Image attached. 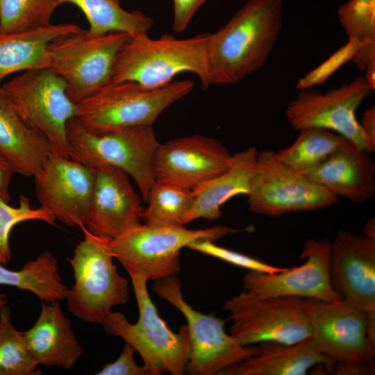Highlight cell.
Masks as SVG:
<instances>
[{"label":"cell","mask_w":375,"mask_h":375,"mask_svg":"<svg viewBox=\"0 0 375 375\" xmlns=\"http://www.w3.org/2000/svg\"><path fill=\"white\" fill-rule=\"evenodd\" d=\"M283 0H248L214 33L208 58L210 83L231 85L260 69L283 24Z\"/></svg>","instance_id":"6da1fadb"},{"label":"cell","mask_w":375,"mask_h":375,"mask_svg":"<svg viewBox=\"0 0 375 375\" xmlns=\"http://www.w3.org/2000/svg\"><path fill=\"white\" fill-rule=\"evenodd\" d=\"M210 33L177 39L165 33L152 39L147 33L131 35L120 49L112 81H133L147 88L172 82L178 74H194L203 89L210 86L208 58Z\"/></svg>","instance_id":"7a4b0ae2"},{"label":"cell","mask_w":375,"mask_h":375,"mask_svg":"<svg viewBox=\"0 0 375 375\" xmlns=\"http://www.w3.org/2000/svg\"><path fill=\"white\" fill-rule=\"evenodd\" d=\"M132 283L138 311V319L131 324L119 312L110 311L103 322L105 331L119 337L141 356L150 375L186 372L191 343L186 324L172 331L159 315L147 290V280L133 268L124 266Z\"/></svg>","instance_id":"3957f363"},{"label":"cell","mask_w":375,"mask_h":375,"mask_svg":"<svg viewBox=\"0 0 375 375\" xmlns=\"http://www.w3.org/2000/svg\"><path fill=\"white\" fill-rule=\"evenodd\" d=\"M69 158L86 166L110 165L131 176L144 202L155 182L153 160L160 142L153 126L92 131L76 118L67 124Z\"/></svg>","instance_id":"277c9868"},{"label":"cell","mask_w":375,"mask_h":375,"mask_svg":"<svg viewBox=\"0 0 375 375\" xmlns=\"http://www.w3.org/2000/svg\"><path fill=\"white\" fill-rule=\"evenodd\" d=\"M191 80L147 88L133 81H111L76 103V120L92 131L153 126L168 107L190 94Z\"/></svg>","instance_id":"5b68a950"},{"label":"cell","mask_w":375,"mask_h":375,"mask_svg":"<svg viewBox=\"0 0 375 375\" xmlns=\"http://www.w3.org/2000/svg\"><path fill=\"white\" fill-rule=\"evenodd\" d=\"M253 226L232 228L223 225L200 229L181 226H150L140 224L113 239L101 238L110 255L147 281L176 275L181 270L179 256L197 240L215 241L226 235L250 232ZM101 238V237H100Z\"/></svg>","instance_id":"8992f818"},{"label":"cell","mask_w":375,"mask_h":375,"mask_svg":"<svg viewBox=\"0 0 375 375\" xmlns=\"http://www.w3.org/2000/svg\"><path fill=\"white\" fill-rule=\"evenodd\" d=\"M1 88L24 122L49 141L51 156L69 158L67 124L75 117L76 103L67 94L65 81L50 68H35Z\"/></svg>","instance_id":"52a82bcc"},{"label":"cell","mask_w":375,"mask_h":375,"mask_svg":"<svg viewBox=\"0 0 375 375\" xmlns=\"http://www.w3.org/2000/svg\"><path fill=\"white\" fill-rule=\"evenodd\" d=\"M84 238L68 259L74 283L65 299L68 310L88 323L102 324L112 308L128 299V281L119 274L101 238L81 228Z\"/></svg>","instance_id":"ba28073f"},{"label":"cell","mask_w":375,"mask_h":375,"mask_svg":"<svg viewBox=\"0 0 375 375\" xmlns=\"http://www.w3.org/2000/svg\"><path fill=\"white\" fill-rule=\"evenodd\" d=\"M131 36L81 28L49 43V68L65 81L67 94L77 103L112 81L117 56Z\"/></svg>","instance_id":"9c48e42d"},{"label":"cell","mask_w":375,"mask_h":375,"mask_svg":"<svg viewBox=\"0 0 375 375\" xmlns=\"http://www.w3.org/2000/svg\"><path fill=\"white\" fill-rule=\"evenodd\" d=\"M223 307L233 322L230 334L243 346L263 342L293 344L310 337L304 298L262 297L246 290Z\"/></svg>","instance_id":"30bf717a"},{"label":"cell","mask_w":375,"mask_h":375,"mask_svg":"<svg viewBox=\"0 0 375 375\" xmlns=\"http://www.w3.org/2000/svg\"><path fill=\"white\" fill-rule=\"evenodd\" d=\"M153 291L177 308L186 319L191 343L186 372L220 374L227 367L258 353L259 346H243L224 328V322L194 309L184 299L176 275L155 281Z\"/></svg>","instance_id":"8fae6325"},{"label":"cell","mask_w":375,"mask_h":375,"mask_svg":"<svg viewBox=\"0 0 375 375\" xmlns=\"http://www.w3.org/2000/svg\"><path fill=\"white\" fill-rule=\"evenodd\" d=\"M247 197L250 211L271 217L319 210L338 200L323 186L285 165L272 150L258 153Z\"/></svg>","instance_id":"7c38bea8"},{"label":"cell","mask_w":375,"mask_h":375,"mask_svg":"<svg viewBox=\"0 0 375 375\" xmlns=\"http://www.w3.org/2000/svg\"><path fill=\"white\" fill-rule=\"evenodd\" d=\"M372 91L365 76L324 94L311 88L301 90L288 104L285 115L296 130L328 129L372 153L375 146L362 131L356 112Z\"/></svg>","instance_id":"4fadbf2b"},{"label":"cell","mask_w":375,"mask_h":375,"mask_svg":"<svg viewBox=\"0 0 375 375\" xmlns=\"http://www.w3.org/2000/svg\"><path fill=\"white\" fill-rule=\"evenodd\" d=\"M310 337L335 362L368 363L375 344L367 331V315L344 299L324 302L305 299Z\"/></svg>","instance_id":"5bb4252c"},{"label":"cell","mask_w":375,"mask_h":375,"mask_svg":"<svg viewBox=\"0 0 375 375\" xmlns=\"http://www.w3.org/2000/svg\"><path fill=\"white\" fill-rule=\"evenodd\" d=\"M330 242L326 238L308 240L300 256L305 262L299 266L275 274L249 271L243 278L244 288L262 297H297L324 302L342 300L330 277Z\"/></svg>","instance_id":"9a60e30c"},{"label":"cell","mask_w":375,"mask_h":375,"mask_svg":"<svg viewBox=\"0 0 375 375\" xmlns=\"http://www.w3.org/2000/svg\"><path fill=\"white\" fill-rule=\"evenodd\" d=\"M232 155L218 140L201 135L160 143L153 160L155 181L192 191L226 171Z\"/></svg>","instance_id":"2e32d148"},{"label":"cell","mask_w":375,"mask_h":375,"mask_svg":"<svg viewBox=\"0 0 375 375\" xmlns=\"http://www.w3.org/2000/svg\"><path fill=\"white\" fill-rule=\"evenodd\" d=\"M33 177L40 207L68 226H85L94 167L69 158L51 156Z\"/></svg>","instance_id":"e0dca14e"},{"label":"cell","mask_w":375,"mask_h":375,"mask_svg":"<svg viewBox=\"0 0 375 375\" xmlns=\"http://www.w3.org/2000/svg\"><path fill=\"white\" fill-rule=\"evenodd\" d=\"M94 168L84 227L98 237L116 238L141 224L144 208L126 172L110 165Z\"/></svg>","instance_id":"ac0fdd59"},{"label":"cell","mask_w":375,"mask_h":375,"mask_svg":"<svg viewBox=\"0 0 375 375\" xmlns=\"http://www.w3.org/2000/svg\"><path fill=\"white\" fill-rule=\"evenodd\" d=\"M329 274L343 299L366 314L375 313V240L338 231L330 242Z\"/></svg>","instance_id":"d6986e66"},{"label":"cell","mask_w":375,"mask_h":375,"mask_svg":"<svg viewBox=\"0 0 375 375\" xmlns=\"http://www.w3.org/2000/svg\"><path fill=\"white\" fill-rule=\"evenodd\" d=\"M371 152L353 143L302 174L335 197L365 202L375 195V165Z\"/></svg>","instance_id":"ffe728a7"},{"label":"cell","mask_w":375,"mask_h":375,"mask_svg":"<svg viewBox=\"0 0 375 375\" xmlns=\"http://www.w3.org/2000/svg\"><path fill=\"white\" fill-rule=\"evenodd\" d=\"M23 334L30 353L38 365L69 369L83 353L71 322L65 315L59 301H42L37 321Z\"/></svg>","instance_id":"44dd1931"},{"label":"cell","mask_w":375,"mask_h":375,"mask_svg":"<svg viewBox=\"0 0 375 375\" xmlns=\"http://www.w3.org/2000/svg\"><path fill=\"white\" fill-rule=\"evenodd\" d=\"M258 346V354L227 367L219 375H305L315 365L333 367L335 364L311 337L293 344L263 342Z\"/></svg>","instance_id":"7402d4cb"},{"label":"cell","mask_w":375,"mask_h":375,"mask_svg":"<svg viewBox=\"0 0 375 375\" xmlns=\"http://www.w3.org/2000/svg\"><path fill=\"white\" fill-rule=\"evenodd\" d=\"M0 154L15 174L34 176L52 156L47 138L29 127L15 112L0 87Z\"/></svg>","instance_id":"603a6c76"},{"label":"cell","mask_w":375,"mask_h":375,"mask_svg":"<svg viewBox=\"0 0 375 375\" xmlns=\"http://www.w3.org/2000/svg\"><path fill=\"white\" fill-rule=\"evenodd\" d=\"M258 151L251 147L232 155L228 168L192 191L193 204L185 224L203 218L219 219L222 206L230 199L249 194Z\"/></svg>","instance_id":"cb8c5ba5"},{"label":"cell","mask_w":375,"mask_h":375,"mask_svg":"<svg viewBox=\"0 0 375 375\" xmlns=\"http://www.w3.org/2000/svg\"><path fill=\"white\" fill-rule=\"evenodd\" d=\"M81 28L75 24L50 23L33 29L0 32V87L2 81L11 74L49 68V43Z\"/></svg>","instance_id":"d4e9b609"},{"label":"cell","mask_w":375,"mask_h":375,"mask_svg":"<svg viewBox=\"0 0 375 375\" xmlns=\"http://www.w3.org/2000/svg\"><path fill=\"white\" fill-rule=\"evenodd\" d=\"M0 262V285L28 290L41 301L65 299L68 290L58 272V262L49 251H44L27 262L19 270H11Z\"/></svg>","instance_id":"484cf974"},{"label":"cell","mask_w":375,"mask_h":375,"mask_svg":"<svg viewBox=\"0 0 375 375\" xmlns=\"http://www.w3.org/2000/svg\"><path fill=\"white\" fill-rule=\"evenodd\" d=\"M57 4L72 3L78 7L89 24L88 31L94 35L111 32L131 35L147 33L153 25V19L141 11H127L121 0H56Z\"/></svg>","instance_id":"4316f807"},{"label":"cell","mask_w":375,"mask_h":375,"mask_svg":"<svg viewBox=\"0 0 375 375\" xmlns=\"http://www.w3.org/2000/svg\"><path fill=\"white\" fill-rule=\"evenodd\" d=\"M351 141L328 129L310 127L299 130L295 141L276 152L278 159L294 171L304 174L348 147Z\"/></svg>","instance_id":"83f0119b"},{"label":"cell","mask_w":375,"mask_h":375,"mask_svg":"<svg viewBox=\"0 0 375 375\" xmlns=\"http://www.w3.org/2000/svg\"><path fill=\"white\" fill-rule=\"evenodd\" d=\"M338 15L348 40L361 44L352 61L365 71L375 62V0H349L338 8Z\"/></svg>","instance_id":"f1b7e54d"},{"label":"cell","mask_w":375,"mask_h":375,"mask_svg":"<svg viewBox=\"0 0 375 375\" xmlns=\"http://www.w3.org/2000/svg\"><path fill=\"white\" fill-rule=\"evenodd\" d=\"M143 209L142 221L150 226H181L193 204L191 190L155 181Z\"/></svg>","instance_id":"f546056e"},{"label":"cell","mask_w":375,"mask_h":375,"mask_svg":"<svg viewBox=\"0 0 375 375\" xmlns=\"http://www.w3.org/2000/svg\"><path fill=\"white\" fill-rule=\"evenodd\" d=\"M38 365L33 358L23 332L17 330L6 305L0 310V375H37Z\"/></svg>","instance_id":"4dcf8cb0"},{"label":"cell","mask_w":375,"mask_h":375,"mask_svg":"<svg viewBox=\"0 0 375 375\" xmlns=\"http://www.w3.org/2000/svg\"><path fill=\"white\" fill-rule=\"evenodd\" d=\"M58 7L56 0H0V32L47 25Z\"/></svg>","instance_id":"1f68e13d"},{"label":"cell","mask_w":375,"mask_h":375,"mask_svg":"<svg viewBox=\"0 0 375 375\" xmlns=\"http://www.w3.org/2000/svg\"><path fill=\"white\" fill-rule=\"evenodd\" d=\"M31 220H40L54 224V217L47 210L39 206L33 208L28 198L19 197V205L12 206L9 202L0 198V262L6 264L11 260L10 234L18 224Z\"/></svg>","instance_id":"d6a6232c"},{"label":"cell","mask_w":375,"mask_h":375,"mask_svg":"<svg viewBox=\"0 0 375 375\" xmlns=\"http://www.w3.org/2000/svg\"><path fill=\"white\" fill-rule=\"evenodd\" d=\"M187 248L249 271L275 274L287 269L269 265L246 254L219 246L210 240H197L189 244Z\"/></svg>","instance_id":"836d02e7"},{"label":"cell","mask_w":375,"mask_h":375,"mask_svg":"<svg viewBox=\"0 0 375 375\" xmlns=\"http://www.w3.org/2000/svg\"><path fill=\"white\" fill-rule=\"evenodd\" d=\"M361 44L353 40L348 42L317 67L302 77L297 84L299 90L311 88L316 85L325 82L342 65L352 60L356 52Z\"/></svg>","instance_id":"e575fe53"},{"label":"cell","mask_w":375,"mask_h":375,"mask_svg":"<svg viewBox=\"0 0 375 375\" xmlns=\"http://www.w3.org/2000/svg\"><path fill=\"white\" fill-rule=\"evenodd\" d=\"M134 349L125 343L119 356L112 362L106 363L97 375H150L144 365H138L134 360Z\"/></svg>","instance_id":"d590c367"},{"label":"cell","mask_w":375,"mask_h":375,"mask_svg":"<svg viewBox=\"0 0 375 375\" xmlns=\"http://www.w3.org/2000/svg\"><path fill=\"white\" fill-rule=\"evenodd\" d=\"M208 0H173V30L181 33L188 26L197 10Z\"/></svg>","instance_id":"8d00e7d4"},{"label":"cell","mask_w":375,"mask_h":375,"mask_svg":"<svg viewBox=\"0 0 375 375\" xmlns=\"http://www.w3.org/2000/svg\"><path fill=\"white\" fill-rule=\"evenodd\" d=\"M15 172L11 165L0 154V198L9 202L10 186Z\"/></svg>","instance_id":"74e56055"},{"label":"cell","mask_w":375,"mask_h":375,"mask_svg":"<svg viewBox=\"0 0 375 375\" xmlns=\"http://www.w3.org/2000/svg\"><path fill=\"white\" fill-rule=\"evenodd\" d=\"M361 128L371 143L375 146V108L371 107L365 111L361 123Z\"/></svg>","instance_id":"f35d334b"},{"label":"cell","mask_w":375,"mask_h":375,"mask_svg":"<svg viewBox=\"0 0 375 375\" xmlns=\"http://www.w3.org/2000/svg\"><path fill=\"white\" fill-rule=\"evenodd\" d=\"M365 78L367 79L370 88L374 91L375 89V62L369 64L365 70Z\"/></svg>","instance_id":"ab89813d"},{"label":"cell","mask_w":375,"mask_h":375,"mask_svg":"<svg viewBox=\"0 0 375 375\" xmlns=\"http://www.w3.org/2000/svg\"><path fill=\"white\" fill-rule=\"evenodd\" d=\"M363 235L375 240V219H369L363 227Z\"/></svg>","instance_id":"60d3db41"},{"label":"cell","mask_w":375,"mask_h":375,"mask_svg":"<svg viewBox=\"0 0 375 375\" xmlns=\"http://www.w3.org/2000/svg\"><path fill=\"white\" fill-rule=\"evenodd\" d=\"M6 303L7 298L6 295H4L3 294H0V310L3 306L6 305Z\"/></svg>","instance_id":"b9f144b4"}]
</instances>
